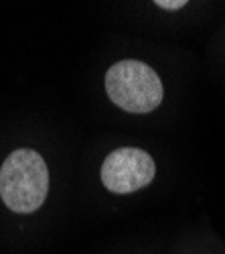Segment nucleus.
<instances>
[{"instance_id": "obj_2", "label": "nucleus", "mask_w": 225, "mask_h": 254, "mask_svg": "<svg viewBox=\"0 0 225 254\" xmlns=\"http://www.w3.org/2000/svg\"><path fill=\"white\" fill-rule=\"evenodd\" d=\"M106 92L118 108L132 114H146L162 102V83L158 73L142 61L124 59L106 73Z\"/></svg>"}, {"instance_id": "obj_4", "label": "nucleus", "mask_w": 225, "mask_h": 254, "mask_svg": "<svg viewBox=\"0 0 225 254\" xmlns=\"http://www.w3.org/2000/svg\"><path fill=\"white\" fill-rule=\"evenodd\" d=\"M156 6L165 10H179L182 6H187V0H156Z\"/></svg>"}, {"instance_id": "obj_3", "label": "nucleus", "mask_w": 225, "mask_h": 254, "mask_svg": "<svg viewBox=\"0 0 225 254\" xmlns=\"http://www.w3.org/2000/svg\"><path fill=\"white\" fill-rule=\"evenodd\" d=\"M156 167L148 153L140 149H116L101 165V183L112 193H132L150 185Z\"/></svg>"}, {"instance_id": "obj_1", "label": "nucleus", "mask_w": 225, "mask_h": 254, "mask_svg": "<svg viewBox=\"0 0 225 254\" xmlns=\"http://www.w3.org/2000/svg\"><path fill=\"white\" fill-rule=\"evenodd\" d=\"M49 191V171L39 153L18 149L0 169V195L16 214H31L43 205Z\"/></svg>"}]
</instances>
